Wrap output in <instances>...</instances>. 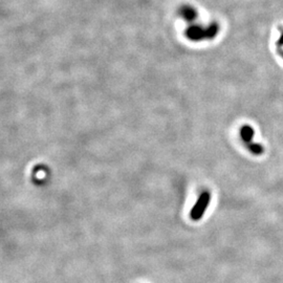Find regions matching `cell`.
<instances>
[{
    "mask_svg": "<svg viewBox=\"0 0 283 283\" xmlns=\"http://www.w3.org/2000/svg\"><path fill=\"white\" fill-rule=\"evenodd\" d=\"M179 12H181V15L188 21H193V20H195L196 17H197V14H196L195 10L191 7H189V6L183 7Z\"/></svg>",
    "mask_w": 283,
    "mask_h": 283,
    "instance_id": "obj_3",
    "label": "cell"
},
{
    "mask_svg": "<svg viewBox=\"0 0 283 283\" xmlns=\"http://www.w3.org/2000/svg\"><path fill=\"white\" fill-rule=\"evenodd\" d=\"M218 32V27L217 24H212L210 28L208 29H202L199 27H190L188 28L186 31V36L190 40L198 41L202 39H211V38L215 37Z\"/></svg>",
    "mask_w": 283,
    "mask_h": 283,
    "instance_id": "obj_1",
    "label": "cell"
},
{
    "mask_svg": "<svg viewBox=\"0 0 283 283\" xmlns=\"http://www.w3.org/2000/svg\"><path fill=\"white\" fill-rule=\"evenodd\" d=\"M210 200H211V193L209 191H203L199 195L196 203L194 204L193 209L190 212V217L192 220L197 221L202 218L208 205L210 203Z\"/></svg>",
    "mask_w": 283,
    "mask_h": 283,
    "instance_id": "obj_2",
    "label": "cell"
}]
</instances>
